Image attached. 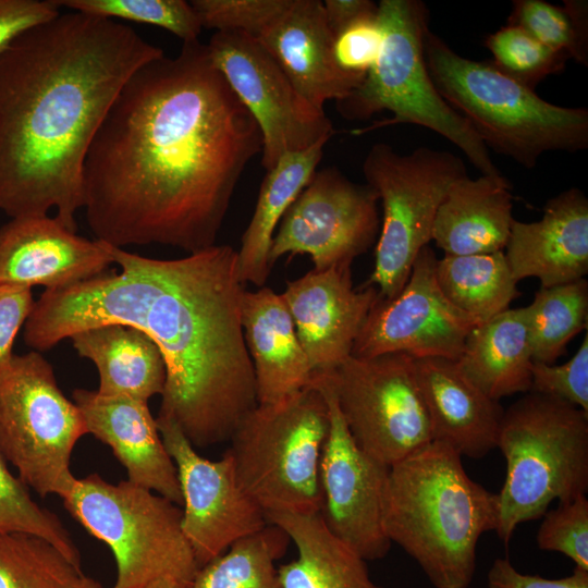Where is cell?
<instances>
[{
    "mask_svg": "<svg viewBox=\"0 0 588 588\" xmlns=\"http://www.w3.org/2000/svg\"><path fill=\"white\" fill-rule=\"evenodd\" d=\"M261 149L258 125L206 44L183 42L130 77L96 133L83 166L88 226L120 248H209Z\"/></svg>",
    "mask_w": 588,
    "mask_h": 588,
    "instance_id": "obj_1",
    "label": "cell"
},
{
    "mask_svg": "<svg viewBox=\"0 0 588 588\" xmlns=\"http://www.w3.org/2000/svg\"><path fill=\"white\" fill-rule=\"evenodd\" d=\"M121 271L45 290L24 326L36 352L81 330L131 326L159 347L167 367L160 415L194 448L229 441L257 405L254 367L241 322L245 284L237 252L213 245L177 259H156L109 244Z\"/></svg>",
    "mask_w": 588,
    "mask_h": 588,
    "instance_id": "obj_2",
    "label": "cell"
},
{
    "mask_svg": "<svg viewBox=\"0 0 588 588\" xmlns=\"http://www.w3.org/2000/svg\"><path fill=\"white\" fill-rule=\"evenodd\" d=\"M163 50L123 22L60 13L0 53V211L76 232L90 144L130 77Z\"/></svg>",
    "mask_w": 588,
    "mask_h": 588,
    "instance_id": "obj_3",
    "label": "cell"
},
{
    "mask_svg": "<svg viewBox=\"0 0 588 588\" xmlns=\"http://www.w3.org/2000/svg\"><path fill=\"white\" fill-rule=\"evenodd\" d=\"M497 524L498 494L473 480L449 445L432 440L390 466L385 534L434 588H469L479 538Z\"/></svg>",
    "mask_w": 588,
    "mask_h": 588,
    "instance_id": "obj_4",
    "label": "cell"
},
{
    "mask_svg": "<svg viewBox=\"0 0 588 588\" xmlns=\"http://www.w3.org/2000/svg\"><path fill=\"white\" fill-rule=\"evenodd\" d=\"M424 57L432 83L487 149L532 169L549 151L588 147V110L553 105L491 62L467 59L430 29Z\"/></svg>",
    "mask_w": 588,
    "mask_h": 588,
    "instance_id": "obj_5",
    "label": "cell"
},
{
    "mask_svg": "<svg viewBox=\"0 0 588 588\" xmlns=\"http://www.w3.org/2000/svg\"><path fill=\"white\" fill-rule=\"evenodd\" d=\"M498 448L506 462L495 534L507 546L517 526L558 500L588 491V413L529 392L503 413Z\"/></svg>",
    "mask_w": 588,
    "mask_h": 588,
    "instance_id": "obj_6",
    "label": "cell"
},
{
    "mask_svg": "<svg viewBox=\"0 0 588 588\" xmlns=\"http://www.w3.org/2000/svg\"><path fill=\"white\" fill-rule=\"evenodd\" d=\"M378 20L383 32L379 57L364 81L336 101L340 114L363 121L390 111L392 119L378 121L360 133L402 123L422 126L454 144L481 175H501L487 147L441 97L428 73L424 57V39L429 30L426 3L381 0Z\"/></svg>",
    "mask_w": 588,
    "mask_h": 588,
    "instance_id": "obj_7",
    "label": "cell"
},
{
    "mask_svg": "<svg viewBox=\"0 0 588 588\" xmlns=\"http://www.w3.org/2000/svg\"><path fill=\"white\" fill-rule=\"evenodd\" d=\"M329 411L313 382L273 404H257L230 438L237 480L265 514L320 512L319 464Z\"/></svg>",
    "mask_w": 588,
    "mask_h": 588,
    "instance_id": "obj_8",
    "label": "cell"
},
{
    "mask_svg": "<svg viewBox=\"0 0 588 588\" xmlns=\"http://www.w3.org/2000/svg\"><path fill=\"white\" fill-rule=\"evenodd\" d=\"M64 509L105 542L117 564L112 588H142L171 578L191 585L199 566L182 529V507L128 480L76 478Z\"/></svg>",
    "mask_w": 588,
    "mask_h": 588,
    "instance_id": "obj_9",
    "label": "cell"
},
{
    "mask_svg": "<svg viewBox=\"0 0 588 588\" xmlns=\"http://www.w3.org/2000/svg\"><path fill=\"white\" fill-rule=\"evenodd\" d=\"M88 433L78 406L58 385L52 366L32 351L0 371V452L40 497L66 498L76 481L71 455Z\"/></svg>",
    "mask_w": 588,
    "mask_h": 588,
    "instance_id": "obj_10",
    "label": "cell"
},
{
    "mask_svg": "<svg viewBox=\"0 0 588 588\" xmlns=\"http://www.w3.org/2000/svg\"><path fill=\"white\" fill-rule=\"evenodd\" d=\"M363 173L383 209L373 271L364 285L377 286L380 299H392L431 241L439 206L452 184L467 175L466 166L446 150L419 147L401 155L378 143L368 151Z\"/></svg>",
    "mask_w": 588,
    "mask_h": 588,
    "instance_id": "obj_11",
    "label": "cell"
},
{
    "mask_svg": "<svg viewBox=\"0 0 588 588\" xmlns=\"http://www.w3.org/2000/svg\"><path fill=\"white\" fill-rule=\"evenodd\" d=\"M317 376L331 388L356 444L380 463L390 467L432 441L412 356L351 355Z\"/></svg>",
    "mask_w": 588,
    "mask_h": 588,
    "instance_id": "obj_12",
    "label": "cell"
},
{
    "mask_svg": "<svg viewBox=\"0 0 588 588\" xmlns=\"http://www.w3.org/2000/svg\"><path fill=\"white\" fill-rule=\"evenodd\" d=\"M206 46L213 65L259 127L266 171L284 154L304 150L333 135L324 111L296 91L257 39L242 32H215Z\"/></svg>",
    "mask_w": 588,
    "mask_h": 588,
    "instance_id": "obj_13",
    "label": "cell"
},
{
    "mask_svg": "<svg viewBox=\"0 0 588 588\" xmlns=\"http://www.w3.org/2000/svg\"><path fill=\"white\" fill-rule=\"evenodd\" d=\"M378 195L333 167L315 171L274 233L270 265L283 255L306 254L314 269L351 266L380 232Z\"/></svg>",
    "mask_w": 588,
    "mask_h": 588,
    "instance_id": "obj_14",
    "label": "cell"
},
{
    "mask_svg": "<svg viewBox=\"0 0 588 588\" xmlns=\"http://www.w3.org/2000/svg\"><path fill=\"white\" fill-rule=\"evenodd\" d=\"M329 430L319 464L320 515L328 529L365 561L383 559L392 542L384 525L390 467L364 452L352 438L331 388L321 376Z\"/></svg>",
    "mask_w": 588,
    "mask_h": 588,
    "instance_id": "obj_15",
    "label": "cell"
},
{
    "mask_svg": "<svg viewBox=\"0 0 588 588\" xmlns=\"http://www.w3.org/2000/svg\"><path fill=\"white\" fill-rule=\"evenodd\" d=\"M156 421L177 471L183 534L200 568L269 523L242 489L226 451L220 460L205 458L171 417L158 414Z\"/></svg>",
    "mask_w": 588,
    "mask_h": 588,
    "instance_id": "obj_16",
    "label": "cell"
},
{
    "mask_svg": "<svg viewBox=\"0 0 588 588\" xmlns=\"http://www.w3.org/2000/svg\"><path fill=\"white\" fill-rule=\"evenodd\" d=\"M436 264L433 250L424 247L401 292L392 299L377 297L355 340L353 356L404 353L415 359L455 362L461 357L469 332L480 322L443 295Z\"/></svg>",
    "mask_w": 588,
    "mask_h": 588,
    "instance_id": "obj_17",
    "label": "cell"
},
{
    "mask_svg": "<svg viewBox=\"0 0 588 588\" xmlns=\"http://www.w3.org/2000/svg\"><path fill=\"white\" fill-rule=\"evenodd\" d=\"M281 295L314 377L331 372L352 355L378 290H355L351 266H334L287 281Z\"/></svg>",
    "mask_w": 588,
    "mask_h": 588,
    "instance_id": "obj_18",
    "label": "cell"
},
{
    "mask_svg": "<svg viewBox=\"0 0 588 588\" xmlns=\"http://www.w3.org/2000/svg\"><path fill=\"white\" fill-rule=\"evenodd\" d=\"M113 264L108 243L82 237L56 217L11 218L0 225V285L57 290Z\"/></svg>",
    "mask_w": 588,
    "mask_h": 588,
    "instance_id": "obj_19",
    "label": "cell"
},
{
    "mask_svg": "<svg viewBox=\"0 0 588 588\" xmlns=\"http://www.w3.org/2000/svg\"><path fill=\"white\" fill-rule=\"evenodd\" d=\"M88 433L111 448L127 480L182 506L176 467L169 455L148 402L125 396H105L75 389Z\"/></svg>",
    "mask_w": 588,
    "mask_h": 588,
    "instance_id": "obj_20",
    "label": "cell"
},
{
    "mask_svg": "<svg viewBox=\"0 0 588 588\" xmlns=\"http://www.w3.org/2000/svg\"><path fill=\"white\" fill-rule=\"evenodd\" d=\"M504 255L514 279L537 278L541 287L588 272V199L577 187L550 198L540 220L514 219Z\"/></svg>",
    "mask_w": 588,
    "mask_h": 588,
    "instance_id": "obj_21",
    "label": "cell"
},
{
    "mask_svg": "<svg viewBox=\"0 0 588 588\" xmlns=\"http://www.w3.org/2000/svg\"><path fill=\"white\" fill-rule=\"evenodd\" d=\"M291 81L296 91L314 108L339 101L355 89L366 75L342 71L333 57L334 36L319 0H291L289 7L257 38Z\"/></svg>",
    "mask_w": 588,
    "mask_h": 588,
    "instance_id": "obj_22",
    "label": "cell"
},
{
    "mask_svg": "<svg viewBox=\"0 0 588 588\" xmlns=\"http://www.w3.org/2000/svg\"><path fill=\"white\" fill-rule=\"evenodd\" d=\"M415 373L432 440L471 458L498 448L504 409L470 382L455 360L415 359Z\"/></svg>",
    "mask_w": 588,
    "mask_h": 588,
    "instance_id": "obj_23",
    "label": "cell"
},
{
    "mask_svg": "<svg viewBox=\"0 0 588 588\" xmlns=\"http://www.w3.org/2000/svg\"><path fill=\"white\" fill-rule=\"evenodd\" d=\"M241 322L250 356L257 404H273L307 387L313 371L281 294L244 291Z\"/></svg>",
    "mask_w": 588,
    "mask_h": 588,
    "instance_id": "obj_24",
    "label": "cell"
},
{
    "mask_svg": "<svg viewBox=\"0 0 588 588\" xmlns=\"http://www.w3.org/2000/svg\"><path fill=\"white\" fill-rule=\"evenodd\" d=\"M511 189L502 174L458 179L439 206L431 240L445 256L504 252L514 221Z\"/></svg>",
    "mask_w": 588,
    "mask_h": 588,
    "instance_id": "obj_25",
    "label": "cell"
},
{
    "mask_svg": "<svg viewBox=\"0 0 588 588\" xmlns=\"http://www.w3.org/2000/svg\"><path fill=\"white\" fill-rule=\"evenodd\" d=\"M70 339L76 353L96 366L99 394L145 402L162 394L167 380L164 358L140 330L106 323L81 330Z\"/></svg>",
    "mask_w": 588,
    "mask_h": 588,
    "instance_id": "obj_26",
    "label": "cell"
},
{
    "mask_svg": "<svg viewBox=\"0 0 588 588\" xmlns=\"http://www.w3.org/2000/svg\"><path fill=\"white\" fill-rule=\"evenodd\" d=\"M531 350L526 307L506 309L477 324L456 364L492 400L529 392Z\"/></svg>",
    "mask_w": 588,
    "mask_h": 588,
    "instance_id": "obj_27",
    "label": "cell"
},
{
    "mask_svg": "<svg viewBox=\"0 0 588 588\" xmlns=\"http://www.w3.org/2000/svg\"><path fill=\"white\" fill-rule=\"evenodd\" d=\"M266 517L297 549V558L278 568L282 588H385L371 580L367 561L328 529L320 513Z\"/></svg>",
    "mask_w": 588,
    "mask_h": 588,
    "instance_id": "obj_28",
    "label": "cell"
},
{
    "mask_svg": "<svg viewBox=\"0 0 588 588\" xmlns=\"http://www.w3.org/2000/svg\"><path fill=\"white\" fill-rule=\"evenodd\" d=\"M327 142L323 139L304 150L284 154L267 171L254 215L236 250L237 274L244 284L250 282L261 287L267 282L272 268L269 254L277 225L310 181Z\"/></svg>",
    "mask_w": 588,
    "mask_h": 588,
    "instance_id": "obj_29",
    "label": "cell"
},
{
    "mask_svg": "<svg viewBox=\"0 0 588 588\" xmlns=\"http://www.w3.org/2000/svg\"><path fill=\"white\" fill-rule=\"evenodd\" d=\"M436 277L443 295L479 322L509 309L520 294L504 252L444 255L437 259Z\"/></svg>",
    "mask_w": 588,
    "mask_h": 588,
    "instance_id": "obj_30",
    "label": "cell"
},
{
    "mask_svg": "<svg viewBox=\"0 0 588 588\" xmlns=\"http://www.w3.org/2000/svg\"><path fill=\"white\" fill-rule=\"evenodd\" d=\"M0 588H102L45 538L0 532Z\"/></svg>",
    "mask_w": 588,
    "mask_h": 588,
    "instance_id": "obj_31",
    "label": "cell"
},
{
    "mask_svg": "<svg viewBox=\"0 0 588 588\" xmlns=\"http://www.w3.org/2000/svg\"><path fill=\"white\" fill-rule=\"evenodd\" d=\"M289 541L281 528L268 524L201 566L188 588H282L274 563Z\"/></svg>",
    "mask_w": 588,
    "mask_h": 588,
    "instance_id": "obj_32",
    "label": "cell"
},
{
    "mask_svg": "<svg viewBox=\"0 0 588 588\" xmlns=\"http://www.w3.org/2000/svg\"><path fill=\"white\" fill-rule=\"evenodd\" d=\"M526 310L532 362L553 364L587 328L588 282L583 278L540 287Z\"/></svg>",
    "mask_w": 588,
    "mask_h": 588,
    "instance_id": "obj_33",
    "label": "cell"
},
{
    "mask_svg": "<svg viewBox=\"0 0 588 588\" xmlns=\"http://www.w3.org/2000/svg\"><path fill=\"white\" fill-rule=\"evenodd\" d=\"M507 24L516 25L549 49L588 65V4L566 0L559 7L543 0H515Z\"/></svg>",
    "mask_w": 588,
    "mask_h": 588,
    "instance_id": "obj_34",
    "label": "cell"
},
{
    "mask_svg": "<svg viewBox=\"0 0 588 588\" xmlns=\"http://www.w3.org/2000/svg\"><path fill=\"white\" fill-rule=\"evenodd\" d=\"M60 8L114 21L163 28L183 42L198 40L201 25L184 0H53Z\"/></svg>",
    "mask_w": 588,
    "mask_h": 588,
    "instance_id": "obj_35",
    "label": "cell"
},
{
    "mask_svg": "<svg viewBox=\"0 0 588 588\" xmlns=\"http://www.w3.org/2000/svg\"><path fill=\"white\" fill-rule=\"evenodd\" d=\"M7 531L40 536L81 566L77 547L60 518L33 500L28 488L10 471L0 452V532Z\"/></svg>",
    "mask_w": 588,
    "mask_h": 588,
    "instance_id": "obj_36",
    "label": "cell"
},
{
    "mask_svg": "<svg viewBox=\"0 0 588 588\" xmlns=\"http://www.w3.org/2000/svg\"><path fill=\"white\" fill-rule=\"evenodd\" d=\"M486 47L497 70L531 90L548 76L562 72L568 61L511 24L489 35Z\"/></svg>",
    "mask_w": 588,
    "mask_h": 588,
    "instance_id": "obj_37",
    "label": "cell"
},
{
    "mask_svg": "<svg viewBox=\"0 0 588 588\" xmlns=\"http://www.w3.org/2000/svg\"><path fill=\"white\" fill-rule=\"evenodd\" d=\"M537 532L540 550L569 558L575 567L588 571V500L580 495L543 514Z\"/></svg>",
    "mask_w": 588,
    "mask_h": 588,
    "instance_id": "obj_38",
    "label": "cell"
},
{
    "mask_svg": "<svg viewBox=\"0 0 588 588\" xmlns=\"http://www.w3.org/2000/svg\"><path fill=\"white\" fill-rule=\"evenodd\" d=\"M291 0H193L203 28L242 32L257 38L289 7Z\"/></svg>",
    "mask_w": 588,
    "mask_h": 588,
    "instance_id": "obj_39",
    "label": "cell"
},
{
    "mask_svg": "<svg viewBox=\"0 0 588 588\" xmlns=\"http://www.w3.org/2000/svg\"><path fill=\"white\" fill-rule=\"evenodd\" d=\"M529 392L567 402L588 413V334L564 364L534 362Z\"/></svg>",
    "mask_w": 588,
    "mask_h": 588,
    "instance_id": "obj_40",
    "label": "cell"
},
{
    "mask_svg": "<svg viewBox=\"0 0 588 588\" xmlns=\"http://www.w3.org/2000/svg\"><path fill=\"white\" fill-rule=\"evenodd\" d=\"M382 41L378 13L360 20L334 37L335 63L346 73L366 75L379 57Z\"/></svg>",
    "mask_w": 588,
    "mask_h": 588,
    "instance_id": "obj_41",
    "label": "cell"
},
{
    "mask_svg": "<svg viewBox=\"0 0 588 588\" xmlns=\"http://www.w3.org/2000/svg\"><path fill=\"white\" fill-rule=\"evenodd\" d=\"M60 13L53 0H0V53L23 33Z\"/></svg>",
    "mask_w": 588,
    "mask_h": 588,
    "instance_id": "obj_42",
    "label": "cell"
},
{
    "mask_svg": "<svg viewBox=\"0 0 588 588\" xmlns=\"http://www.w3.org/2000/svg\"><path fill=\"white\" fill-rule=\"evenodd\" d=\"M34 306L32 289L0 285V371L15 355L12 352L15 338Z\"/></svg>",
    "mask_w": 588,
    "mask_h": 588,
    "instance_id": "obj_43",
    "label": "cell"
},
{
    "mask_svg": "<svg viewBox=\"0 0 588 588\" xmlns=\"http://www.w3.org/2000/svg\"><path fill=\"white\" fill-rule=\"evenodd\" d=\"M488 588H588V571L575 567L562 578H544L517 571L507 558H497L487 575Z\"/></svg>",
    "mask_w": 588,
    "mask_h": 588,
    "instance_id": "obj_44",
    "label": "cell"
},
{
    "mask_svg": "<svg viewBox=\"0 0 588 588\" xmlns=\"http://www.w3.org/2000/svg\"><path fill=\"white\" fill-rule=\"evenodd\" d=\"M322 9L326 23L334 37L356 22L378 13V4L370 0H326Z\"/></svg>",
    "mask_w": 588,
    "mask_h": 588,
    "instance_id": "obj_45",
    "label": "cell"
},
{
    "mask_svg": "<svg viewBox=\"0 0 588 588\" xmlns=\"http://www.w3.org/2000/svg\"><path fill=\"white\" fill-rule=\"evenodd\" d=\"M188 585L180 583L171 578H162L156 581L150 583L149 585L142 588H188Z\"/></svg>",
    "mask_w": 588,
    "mask_h": 588,
    "instance_id": "obj_46",
    "label": "cell"
}]
</instances>
